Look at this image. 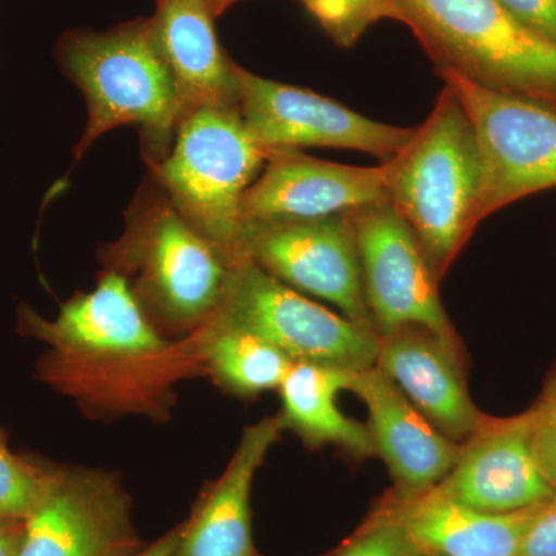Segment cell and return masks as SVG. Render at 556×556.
<instances>
[{
	"label": "cell",
	"mask_w": 556,
	"mask_h": 556,
	"mask_svg": "<svg viewBox=\"0 0 556 556\" xmlns=\"http://www.w3.org/2000/svg\"><path fill=\"white\" fill-rule=\"evenodd\" d=\"M353 226L362 285L378 334L420 327L459 346L439 299V281L408 223L390 201L346 212Z\"/></svg>",
	"instance_id": "ba28073f"
},
{
	"label": "cell",
	"mask_w": 556,
	"mask_h": 556,
	"mask_svg": "<svg viewBox=\"0 0 556 556\" xmlns=\"http://www.w3.org/2000/svg\"><path fill=\"white\" fill-rule=\"evenodd\" d=\"M24 519H0V556H17Z\"/></svg>",
	"instance_id": "83f0119b"
},
{
	"label": "cell",
	"mask_w": 556,
	"mask_h": 556,
	"mask_svg": "<svg viewBox=\"0 0 556 556\" xmlns=\"http://www.w3.org/2000/svg\"><path fill=\"white\" fill-rule=\"evenodd\" d=\"M61 64L89 105L76 159L105 131L119 126L141 129L150 166L167 159L182 119V104L156 49L150 20L109 33L68 36L62 42Z\"/></svg>",
	"instance_id": "3957f363"
},
{
	"label": "cell",
	"mask_w": 556,
	"mask_h": 556,
	"mask_svg": "<svg viewBox=\"0 0 556 556\" xmlns=\"http://www.w3.org/2000/svg\"><path fill=\"white\" fill-rule=\"evenodd\" d=\"M437 65L485 89L556 110V46L496 0H391Z\"/></svg>",
	"instance_id": "7a4b0ae2"
},
{
	"label": "cell",
	"mask_w": 556,
	"mask_h": 556,
	"mask_svg": "<svg viewBox=\"0 0 556 556\" xmlns=\"http://www.w3.org/2000/svg\"><path fill=\"white\" fill-rule=\"evenodd\" d=\"M329 38L350 49L378 22L391 20V0H303Z\"/></svg>",
	"instance_id": "603a6c76"
},
{
	"label": "cell",
	"mask_w": 556,
	"mask_h": 556,
	"mask_svg": "<svg viewBox=\"0 0 556 556\" xmlns=\"http://www.w3.org/2000/svg\"><path fill=\"white\" fill-rule=\"evenodd\" d=\"M328 556H424L404 530L368 517L361 529Z\"/></svg>",
	"instance_id": "d4e9b609"
},
{
	"label": "cell",
	"mask_w": 556,
	"mask_h": 556,
	"mask_svg": "<svg viewBox=\"0 0 556 556\" xmlns=\"http://www.w3.org/2000/svg\"><path fill=\"white\" fill-rule=\"evenodd\" d=\"M376 367L444 437L466 442L484 422L467 390L460 367L459 346L437 332L420 327H402L379 334Z\"/></svg>",
	"instance_id": "9a60e30c"
},
{
	"label": "cell",
	"mask_w": 556,
	"mask_h": 556,
	"mask_svg": "<svg viewBox=\"0 0 556 556\" xmlns=\"http://www.w3.org/2000/svg\"><path fill=\"white\" fill-rule=\"evenodd\" d=\"M354 371L320 364L292 365L281 382L280 419L311 447L334 445L350 456H376L368 426L343 415L338 405L340 391H350Z\"/></svg>",
	"instance_id": "ffe728a7"
},
{
	"label": "cell",
	"mask_w": 556,
	"mask_h": 556,
	"mask_svg": "<svg viewBox=\"0 0 556 556\" xmlns=\"http://www.w3.org/2000/svg\"><path fill=\"white\" fill-rule=\"evenodd\" d=\"M538 506L514 514H485L442 495L434 486L416 493L393 489L369 517L401 527L424 556H518Z\"/></svg>",
	"instance_id": "2e32d148"
},
{
	"label": "cell",
	"mask_w": 556,
	"mask_h": 556,
	"mask_svg": "<svg viewBox=\"0 0 556 556\" xmlns=\"http://www.w3.org/2000/svg\"><path fill=\"white\" fill-rule=\"evenodd\" d=\"M266 163L241 200L243 223L328 218L388 200L387 163L345 166L299 150H273Z\"/></svg>",
	"instance_id": "4fadbf2b"
},
{
	"label": "cell",
	"mask_w": 556,
	"mask_h": 556,
	"mask_svg": "<svg viewBox=\"0 0 556 556\" xmlns=\"http://www.w3.org/2000/svg\"><path fill=\"white\" fill-rule=\"evenodd\" d=\"M21 327L53 348L42 369L89 364L112 365L161 356L167 343L148 318L129 280L109 270L93 291L76 295L60 316L46 320L30 308L21 309Z\"/></svg>",
	"instance_id": "8fae6325"
},
{
	"label": "cell",
	"mask_w": 556,
	"mask_h": 556,
	"mask_svg": "<svg viewBox=\"0 0 556 556\" xmlns=\"http://www.w3.org/2000/svg\"><path fill=\"white\" fill-rule=\"evenodd\" d=\"M266 161L240 109L200 108L182 116L174 148L152 169L182 217L241 260V200Z\"/></svg>",
	"instance_id": "5b68a950"
},
{
	"label": "cell",
	"mask_w": 556,
	"mask_h": 556,
	"mask_svg": "<svg viewBox=\"0 0 556 556\" xmlns=\"http://www.w3.org/2000/svg\"><path fill=\"white\" fill-rule=\"evenodd\" d=\"M206 0H159L153 40L169 68L182 116L200 108L239 109L237 64L219 46Z\"/></svg>",
	"instance_id": "d6986e66"
},
{
	"label": "cell",
	"mask_w": 556,
	"mask_h": 556,
	"mask_svg": "<svg viewBox=\"0 0 556 556\" xmlns=\"http://www.w3.org/2000/svg\"><path fill=\"white\" fill-rule=\"evenodd\" d=\"M179 538V526L170 530L166 535L161 536L159 541L150 544L149 547L141 548L135 556H174Z\"/></svg>",
	"instance_id": "f1b7e54d"
},
{
	"label": "cell",
	"mask_w": 556,
	"mask_h": 556,
	"mask_svg": "<svg viewBox=\"0 0 556 556\" xmlns=\"http://www.w3.org/2000/svg\"><path fill=\"white\" fill-rule=\"evenodd\" d=\"M387 166L388 201L441 283L477 229L482 178L477 135L455 91L444 84L428 118Z\"/></svg>",
	"instance_id": "6da1fadb"
},
{
	"label": "cell",
	"mask_w": 556,
	"mask_h": 556,
	"mask_svg": "<svg viewBox=\"0 0 556 556\" xmlns=\"http://www.w3.org/2000/svg\"><path fill=\"white\" fill-rule=\"evenodd\" d=\"M460 445L455 467L434 485L442 495L485 514H514L556 495L538 467L529 409L511 417L486 416Z\"/></svg>",
	"instance_id": "5bb4252c"
},
{
	"label": "cell",
	"mask_w": 556,
	"mask_h": 556,
	"mask_svg": "<svg viewBox=\"0 0 556 556\" xmlns=\"http://www.w3.org/2000/svg\"><path fill=\"white\" fill-rule=\"evenodd\" d=\"M239 109L244 126L266 150L329 148L357 150L388 163L407 146L416 127L365 118L314 91L260 78L237 65Z\"/></svg>",
	"instance_id": "9c48e42d"
},
{
	"label": "cell",
	"mask_w": 556,
	"mask_h": 556,
	"mask_svg": "<svg viewBox=\"0 0 556 556\" xmlns=\"http://www.w3.org/2000/svg\"><path fill=\"white\" fill-rule=\"evenodd\" d=\"M214 318L258 336L294 364L361 371L375 367L379 334L300 295L249 258L233 270Z\"/></svg>",
	"instance_id": "8992f818"
},
{
	"label": "cell",
	"mask_w": 556,
	"mask_h": 556,
	"mask_svg": "<svg viewBox=\"0 0 556 556\" xmlns=\"http://www.w3.org/2000/svg\"><path fill=\"white\" fill-rule=\"evenodd\" d=\"M477 135L481 190L477 222L533 193L556 189V110L438 73Z\"/></svg>",
	"instance_id": "52a82bcc"
},
{
	"label": "cell",
	"mask_w": 556,
	"mask_h": 556,
	"mask_svg": "<svg viewBox=\"0 0 556 556\" xmlns=\"http://www.w3.org/2000/svg\"><path fill=\"white\" fill-rule=\"evenodd\" d=\"M207 367L223 387L239 396L276 390L294 362L269 342L212 317L200 332Z\"/></svg>",
	"instance_id": "44dd1931"
},
{
	"label": "cell",
	"mask_w": 556,
	"mask_h": 556,
	"mask_svg": "<svg viewBox=\"0 0 556 556\" xmlns=\"http://www.w3.org/2000/svg\"><path fill=\"white\" fill-rule=\"evenodd\" d=\"M515 20L556 46V0H496Z\"/></svg>",
	"instance_id": "4316f807"
},
{
	"label": "cell",
	"mask_w": 556,
	"mask_h": 556,
	"mask_svg": "<svg viewBox=\"0 0 556 556\" xmlns=\"http://www.w3.org/2000/svg\"><path fill=\"white\" fill-rule=\"evenodd\" d=\"M130 497L108 473L56 470L49 492L24 519L17 556H135Z\"/></svg>",
	"instance_id": "7c38bea8"
},
{
	"label": "cell",
	"mask_w": 556,
	"mask_h": 556,
	"mask_svg": "<svg viewBox=\"0 0 556 556\" xmlns=\"http://www.w3.org/2000/svg\"><path fill=\"white\" fill-rule=\"evenodd\" d=\"M240 252L288 287L327 300L372 328L353 226L346 214L289 222H244Z\"/></svg>",
	"instance_id": "30bf717a"
},
{
	"label": "cell",
	"mask_w": 556,
	"mask_h": 556,
	"mask_svg": "<svg viewBox=\"0 0 556 556\" xmlns=\"http://www.w3.org/2000/svg\"><path fill=\"white\" fill-rule=\"evenodd\" d=\"M530 438L538 467L556 493V365L529 408Z\"/></svg>",
	"instance_id": "cb8c5ba5"
},
{
	"label": "cell",
	"mask_w": 556,
	"mask_h": 556,
	"mask_svg": "<svg viewBox=\"0 0 556 556\" xmlns=\"http://www.w3.org/2000/svg\"><path fill=\"white\" fill-rule=\"evenodd\" d=\"M283 430L280 416L244 430L225 473L179 526L174 556H260L252 538V482Z\"/></svg>",
	"instance_id": "ac0fdd59"
},
{
	"label": "cell",
	"mask_w": 556,
	"mask_h": 556,
	"mask_svg": "<svg viewBox=\"0 0 556 556\" xmlns=\"http://www.w3.org/2000/svg\"><path fill=\"white\" fill-rule=\"evenodd\" d=\"M56 470L14 455L0 431V519H25L49 492Z\"/></svg>",
	"instance_id": "7402d4cb"
},
{
	"label": "cell",
	"mask_w": 556,
	"mask_h": 556,
	"mask_svg": "<svg viewBox=\"0 0 556 556\" xmlns=\"http://www.w3.org/2000/svg\"><path fill=\"white\" fill-rule=\"evenodd\" d=\"M350 391L367 405L376 456L387 464L394 490L424 492L447 477L463 445L444 437L382 369L354 371Z\"/></svg>",
	"instance_id": "e0dca14e"
},
{
	"label": "cell",
	"mask_w": 556,
	"mask_h": 556,
	"mask_svg": "<svg viewBox=\"0 0 556 556\" xmlns=\"http://www.w3.org/2000/svg\"><path fill=\"white\" fill-rule=\"evenodd\" d=\"M113 270L134 274L142 308L175 327H201L217 314L236 258L182 217L166 192H149L131 211L129 226L112 248Z\"/></svg>",
	"instance_id": "277c9868"
},
{
	"label": "cell",
	"mask_w": 556,
	"mask_h": 556,
	"mask_svg": "<svg viewBox=\"0 0 556 556\" xmlns=\"http://www.w3.org/2000/svg\"><path fill=\"white\" fill-rule=\"evenodd\" d=\"M206 2L211 13L214 14V16H218V14L225 13L230 5L239 2V0H206ZM300 2H303V0H300Z\"/></svg>",
	"instance_id": "f546056e"
},
{
	"label": "cell",
	"mask_w": 556,
	"mask_h": 556,
	"mask_svg": "<svg viewBox=\"0 0 556 556\" xmlns=\"http://www.w3.org/2000/svg\"><path fill=\"white\" fill-rule=\"evenodd\" d=\"M518 556H556V495L538 506Z\"/></svg>",
	"instance_id": "484cf974"
}]
</instances>
